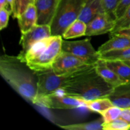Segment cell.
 <instances>
[{"instance_id":"obj_27","label":"cell","mask_w":130,"mask_h":130,"mask_svg":"<svg viewBox=\"0 0 130 130\" xmlns=\"http://www.w3.org/2000/svg\"><path fill=\"white\" fill-rule=\"evenodd\" d=\"M129 6L130 0H121L120 4L118 6L116 10V20L121 17Z\"/></svg>"},{"instance_id":"obj_30","label":"cell","mask_w":130,"mask_h":130,"mask_svg":"<svg viewBox=\"0 0 130 130\" xmlns=\"http://www.w3.org/2000/svg\"><path fill=\"white\" fill-rule=\"evenodd\" d=\"M20 0H15V9L13 13V17L15 19H17L20 13Z\"/></svg>"},{"instance_id":"obj_14","label":"cell","mask_w":130,"mask_h":130,"mask_svg":"<svg viewBox=\"0 0 130 130\" xmlns=\"http://www.w3.org/2000/svg\"><path fill=\"white\" fill-rule=\"evenodd\" d=\"M95 71L98 74L104 79L105 82L112 86L113 88L118 87L120 85L124 84L119 76L110 69L106 65L105 61L103 59H100L95 63Z\"/></svg>"},{"instance_id":"obj_3","label":"cell","mask_w":130,"mask_h":130,"mask_svg":"<svg viewBox=\"0 0 130 130\" xmlns=\"http://www.w3.org/2000/svg\"><path fill=\"white\" fill-rule=\"evenodd\" d=\"M95 63L77 72L63 75L56 74L52 69L37 72L38 81L36 98L59 91L62 88L74 82L79 77L90 71L95 67Z\"/></svg>"},{"instance_id":"obj_11","label":"cell","mask_w":130,"mask_h":130,"mask_svg":"<svg viewBox=\"0 0 130 130\" xmlns=\"http://www.w3.org/2000/svg\"><path fill=\"white\" fill-rule=\"evenodd\" d=\"M60 0H37V24L51 25Z\"/></svg>"},{"instance_id":"obj_23","label":"cell","mask_w":130,"mask_h":130,"mask_svg":"<svg viewBox=\"0 0 130 130\" xmlns=\"http://www.w3.org/2000/svg\"><path fill=\"white\" fill-rule=\"evenodd\" d=\"M121 110L122 108L113 105V106L109 107V109L105 110L103 112H102L100 114L102 116L104 123H110V122H112V121L119 118L121 112Z\"/></svg>"},{"instance_id":"obj_26","label":"cell","mask_w":130,"mask_h":130,"mask_svg":"<svg viewBox=\"0 0 130 130\" xmlns=\"http://www.w3.org/2000/svg\"><path fill=\"white\" fill-rule=\"evenodd\" d=\"M10 12L6 8H0V29L3 30L7 27Z\"/></svg>"},{"instance_id":"obj_8","label":"cell","mask_w":130,"mask_h":130,"mask_svg":"<svg viewBox=\"0 0 130 130\" xmlns=\"http://www.w3.org/2000/svg\"><path fill=\"white\" fill-rule=\"evenodd\" d=\"M91 65L71 53L62 51L53 63L52 70L56 74L63 75L77 72Z\"/></svg>"},{"instance_id":"obj_5","label":"cell","mask_w":130,"mask_h":130,"mask_svg":"<svg viewBox=\"0 0 130 130\" xmlns=\"http://www.w3.org/2000/svg\"><path fill=\"white\" fill-rule=\"evenodd\" d=\"M62 42L63 37L62 36H53L50 44L40 55L32 60L27 62V64L36 72L52 69L53 63L62 52Z\"/></svg>"},{"instance_id":"obj_32","label":"cell","mask_w":130,"mask_h":130,"mask_svg":"<svg viewBox=\"0 0 130 130\" xmlns=\"http://www.w3.org/2000/svg\"><path fill=\"white\" fill-rule=\"evenodd\" d=\"M6 8L7 9L6 0H0V8Z\"/></svg>"},{"instance_id":"obj_10","label":"cell","mask_w":130,"mask_h":130,"mask_svg":"<svg viewBox=\"0 0 130 130\" xmlns=\"http://www.w3.org/2000/svg\"><path fill=\"white\" fill-rule=\"evenodd\" d=\"M116 19L107 13L100 14L87 24L86 36H92L110 33L114 28Z\"/></svg>"},{"instance_id":"obj_6","label":"cell","mask_w":130,"mask_h":130,"mask_svg":"<svg viewBox=\"0 0 130 130\" xmlns=\"http://www.w3.org/2000/svg\"><path fill=\"white\" fill-rule=\"evenodd\" d=\"M34 104L51 109H74L85 107L84 100L69 96L60 91L37 97Z\"/></svg>"},{"instance_id":"obj_28","label":"cell","mask_w":130,"mask_h":130,"mask_svg":"<svg viewBox=\"0 0 130 130\" xmlns=\"http://www.w3.org/2000/svg\"><path fill=\"white\" fill-rule=\"evenodd\" d=\"M119 118L124 120L130 126V107L122 108L121 112Z\"/></svg>"},{"instance_id":"obj_15","label":"cell","mask_w":130,"mask_h":130,"mask_svg":"<svg viewBox=\"0 0 130 130\" xmlns=\"http://www.w3.org/2000/svg\"><path fill=\"white\" fill-rule=\"evenodd\" d=\"M17 19L22 33L28 31L36 25L38 16L35 5H29L26 9L19 15Z\"/></svg>"},{"instance_id":"obj_33","label":"cell","mask_w":130,"mask_h":130,"mask_svg":"<svg viewBox=\"0 0 130 130\" xmlns=\"http://www.w3.org/2000/svg\"><path fill=\"white\" fill-rule=\"evenodd\" d=\"M125 63H126L127 65L130 66V58L129 59H127V60H122Z\"/></svg>"},{"instance_id":"obj_25","label":"cell","mask_w":130,"mask_h":130,"mask_svg":"<svg viewBox=\"0 0 130 130\" xmlns=\"http://www.w3.org/2000/svg\"><path fill=\"white\" fill-rule=\"evenodd\" d=\"M121 0H102V5L105 13L116 19L115 13Z\"/></svg>"},{"instance_id":"obj_1","label":"cell","mask_w":130,"mask_h":130,"mask_svg":"<svg viewBox=\"0 0 130 130\" xmlns=\"http://www.w3.org/2000/svg\"><path fill=\"white\" fill-rule=\"evenodd\" d=\"M0 74L8 84L25 100L34 104L38 93V74L19 56L0 57Z\"/></svg>"},{"instance_id":"obj_16","label":"cell","mask_w":130,"mask_h":130,"mask_svg":"<svg viewBox=\"0 0 130 130\" xmlns=\"http://www.w3.org/2000/svg\"><path fill=\"white\" fill-rule=\"evenodd\" d=\"M130 47V38L125 36L112 35L111 38L100 46L98 50L99 54L115 50H121Z\"/></svg>"},{"instance_id":"obj_12","label":"cell","mask_w":130,"mask_h":130,"mask_svg":"<svg viewBox=\"0 0 130 130\" xmlns=\"http://www.w3.org/2000/svg\"><path fill=\"white\" fill-rule=\"evenodd\" d=\"M102 0H87L81 11L78 19L86 24L100 14L104 13Z\"/></svg>"},{"instance_id":"obj_4","label":"cell","mask_w":130,"mask_h":130,"mask_svg":"<svg viewBox=\"0 0 130 130\" xmlns=\"http://www.w3.org/2000/svg\"><path fill=\"white\" fill-rule=\"evenodd\" d=\"M87 0H60L51 24L52 36H63L69 26L78 19Z\"/></svg>"},{"instance_id":"obj_9","label":"cell","mask_w":130,"mask_h":130,"mask_svg":"<svg viewBox=\"0 0 130 130\" xmlns=\"http://www.w3.org/2000/svg\"><path fill=\"white\" fill-rule=\"evenodd\" d=\"M52 36L50 25L39 24L35 25L29 30L22 33L20 44L22 46V50L18 56L22 59L33 44L44 38H48Z\"/></svg>"},{"instance_id":"obj_31","label":"cell","mask_w":130,"mask_h":130,"mask_svg":"<svg viewBox=\"0 0 130 130\" xmlns=\"http://www.w3.org/2000/svg\"><path fill=\"white\" fill-rule=\"evenodd\" d=\"M114 35H121V36H128L130 38V27L127 28V29H123V30H121L119 31H118V32H116V34H114Z\"/></svg>"},{"instance_id":"obj_29","label":"cell","mask_w":130,"mask_h":130,"mask_svg":"<svg viewBox=\"0 0 130 130\" xmlns=\"http://www.w3.org/2000/svg\"><path fill=\"white\" fill-rule=\"evenodd\" d=\"M36 1L37 0H20V8L19 15L21 14L29 5H31V4L35 5Z\"/></svg>"},{"instance_id":"obj_17","label":"cell","mask_w":130,"mask_h":130,"mask_svg":"<svg viewBox=\"0 0 130 130\" xmlns=\"http://www.w3.org/2000/svg\"><path fill=\"white\" fill-rule=\"evenodd\" d=\"M107 66L112 70L120 78V79L125 83L130 82V66L124 63L123 61L116 60H105Z\"/></svg>"},{"instance_id":"obj_21","label":"cell","mask_w":130,"mask_h":130,"mask_svg":"<svg viewBox=\"0 0 130 130\" xmlns=\"http://www.w3.org/2000/svg\"><path fill=\"white\" fill-rule=\"evenodd\" d=\"M100 58L105 60H124L130 58V47L109 51L100 54Z\"/></svg>"},{"instance_id":"obj_24","label":"cell","mask_w":130,"mask_h":130,"mask_svg":"<svg viewBox=\"0 0 130 130\" xmlns=\"http://www.w3.org/2000/svg\"><path fill=\"white\" fill-rule=\"evenodd\" d=\"M104 130H128L130 129V126L126 122L121 118H118L112 122L104 123L103 124Z\"/></svg>"},{"instance_id":"obj_20","label":"cell","mask_w":130,"mask_h":130,"mask_svg":"<svg viewBox=\"0 0 130 130\" xmlns=\"http://www.w3.org/2000/svg\"><path fill=\"white\" fill-rule=\"evenodd\" d=\"M103 124H104V120L103 119H100L88 123L68 124V125H58V126L67 130H101L103 129Z\"/></svg>"},{"instance_id":"obj_22","label":"cell","mask_w":130,"mask_h":130,"mask_svg":"<svg viewBox=\"0 0 130 130\" xmlns=\"http://www.w3.org/2000/svg\"><path fill=\"white\" fill-rule=\"evenodd\" d=\"M129 27H130V6L121 17L116 20L115 26L110 34V36L114 35L119 30Z\"/></svg>"},{"instance_id":"obj_18","label":"cell","mask_w":130,"mask_h":130,"mask_svg":"<svg viewBox=\"0 0 130 130\" xmlns=\"http://www.w3.org/2000/svg\"><path fill=\"white\" fill-rule=\"evenodd\" d=\"M87 24L79 19H77L67 27L63 33L64 39H72L86 36Z\"/></svg>"},{"instance_id":"obj_19","label":"cell","mask_w":130,"mask_h":130,"mask_svg":"<svg viewBox=\"0 0 130 130\" xmlns=\"http://www.w3.org/2000/svg\"><path fill=\"white\" fill-rule=\"evenodd\" d=\"M85 107L92 112L101 114L105 110L113 106L111 100L108 97L99 98L91 100H84Z\"/></svg>"},{"instance_id":"obj_2","label":"cell","mask_w":130,"mask_h":130,"mask_svg":"<svg viewBox=\"0 0 130 130\" xmlns=\"http://www.w3.org/2000/svg\"><path fill=\"white\" fill-rule=\"evenodd\" d=\"M114 89L98 74L94 67L59 91L86 101L108 97Z\"/></svg>"},{"instance_id":"obj_13","label":"cell","mask_w":130,"mask_h":130,"mask_svg":"<svg viewBox=\"0 0 130 130\" xmlns=\"http://www.w3.org/2000/svg\"><path fill=\"white\" fill-rule=\"evenodd\" d=\"M108 98L115 106L121 108L130 107V82L114 88Z\"/></svg>"},{"instance_id":"obj_7","label":"cell","mask_w":130,"mask_h":130,"mask_svg":"<svg viewBox=\"0 0 130 130\" xmlns=\"http://www.w3.org/2000/svg\"><path fill=\"white\" fill-rule=\"evenodd\" d=\"M62 51L71 53L90 64H95L100 59V54L89 38L78 41L63 40Z\"/></svg>"}]
</instances>
